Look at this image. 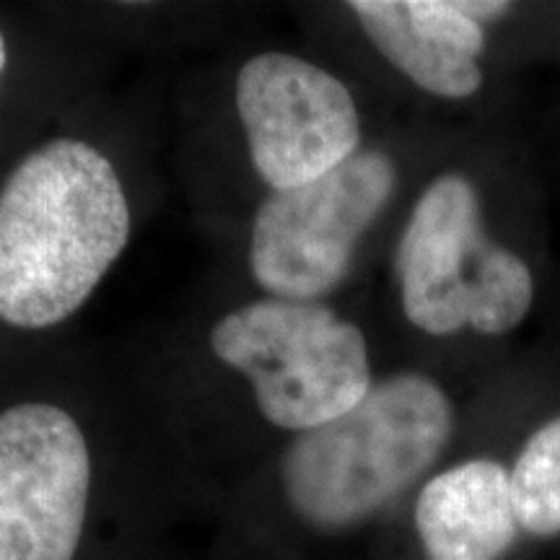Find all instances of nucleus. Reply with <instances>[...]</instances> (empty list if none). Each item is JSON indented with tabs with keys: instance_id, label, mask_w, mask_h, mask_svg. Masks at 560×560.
<instances>
[{
	"instance_id": "1",
	"label": "nucleus",
	"mask_w": 560,
	"mask_h": 560,
	"mask_svg": "<svg viewBox=\"0 0 560 560\" xmlns=\"http://www.w3.org/2000/svg\"><path fill=\"white\" fill-rule=\"evenodd\" d=\"M122 179L100 149L55 138L0 190V319L47 330L86 304L130 242Z\"/></svg>"
},
{
	"instance_id": "2",
	"label": "nucleus",
	"mask_w": 560,
	"mask_h": 560,
	"mask_svg": "<svg viewBox=\"0 0 560 560\" xmlns=\"http://www.w3.org/2000/svg\"><path fill=\"white\" fill-rule=\"evenodd\" d=\"M452 431V402L436 382L392 376L346 416L299 433L280 467L285 501L314 529L355 527L429 470Z\"/></svg>"
},
{
	"instance_id": "3",
	"label": "nucleus",
	"mask_w": 560,
	"mask_h": 560,
	"mask_svg": "<svg viewBox=\"0 0 560 560\" xmlns=\"http://www.w3.org/2000/svg\"><path fill=\"white\" fill-rule=\"evenodd\" d=\"M210 350L249 382L257 410L285 431L319 429L374 387L363 332L317 301L244 304L215 322Z\"/></svg>"
},
{
	"instance_id": "4",
	"label": "nucleus",
	"mask_w": 560,
	"mask_h": 560,
	"mask_svg": "<svg viewBox=\"0 0 560 560\" xmlns=\"http://www.w3.org/2000/svg\"><path fill=\"white\" fill-rule=\"evenodd\" d=\"M405 317L425 335L472 327L503 335L527 317L535 283L514 252L490 242L472 182L444 174L412 208L397 249Z\"/></svg>"
},
{
	"instance_id": "5",
	"label": "nucleus",
	"mask_w": 560,
	"mask_h": 560,
	"mask_svg": "<svg viewBox=\"0 0 560 560\" xmlns=\"http://www.w3.org/2000/svg\"><path fill=\"white\" fill-rule=\"evenodd\" d=\"M395 164L359 151L325 177L270 192L252 223L249 270L272 299L317 301L346 278L395 190Z\"/></svg>"
},
{
	"instance_id": "6",
	"label": "nucleus",
	"mask_w": 560,
	"mask_h": 560,
	"mask_svg": "<svg viewBox=\"0 0 560 560\" xmlns=\"http://www.w3.org/2000/svg\"><path fill=\"white\" fill-rule=\"evenodd\" d=\"M249 161L272 192L314 182L359 153L361 115L346 83L291 52H260L236 73Z\"/></svg>"
},
{
	"instance_id": "7",
	"label": "nucleus",
	"mask_w": 560,
	"mask_h": 560,
	"mask_svg": "<svg viewBox=\"0 0 560 560\" xmlns=\"http://www.w3.org/2000/svg\"><path fill=\"white\" fill-rule=\"evenodd\" d=\"M89 495L79 420L52 402L0 412V560H75Z\"/></svg>"
},
{
	"instance_id": "8",
	"label": "nucleus",
	"mask_w": 560,
	"mask_h": 560,
	"mask_svg": "<svg viewBox=\"0 0 560 560\" xmlns=\"http://www.w3.org/2000/svg\"><path fill=\"white\" fill-rule=\"evenodd\" d=\"M371 45L429 94L467 100L482 86V21L503 16L493 0H353Z\"/></svg>"
},
{
	"instance_id": "9",
	"label": "nucleus",
	"mask_w": 560,
	"mask_h": 560,
	"mask_svg": "<svg viewBox=\"0 0 560 560\" xmlns=\"http://www.w3.org/2000/svg\"><path fill=\"white\" fill-rule=\"evenodd\" d=\"M416 527L429 560H501L522 529L511 472L490 459L439 472L420 490Z\"/></svg>"
},
{
	"instance_id": "10",
	"label": "nucleus",
	"mask_w": 560,
	"mask_h": 560,
	"mask_svg": "<svg viewBox=\"0 0 560 560\" xmlns=\"http://www.w3.org/2000/svg\"><path fill=\"white\" fill-rule=\"evenodd\" d=\"M511 495L522 532L552 537L560 532V418L532 433L511 470Z\"/></svg>"
},
{
	"instance_id": "11",
	"label": "nucleus",
	"mask_w": 560,
	"mask_h": 560,
	"mask_svg": "<svg viewBox=\"0 0 560 560\" xmlns=\"http://www.w3.org/2000/svg\"><path fill=\"white\" fill-rule=\"evenodd\" d=\"M5 66H9V45H5L3 32H0V79H3Z\"/></svg>"
}]
</instances>
